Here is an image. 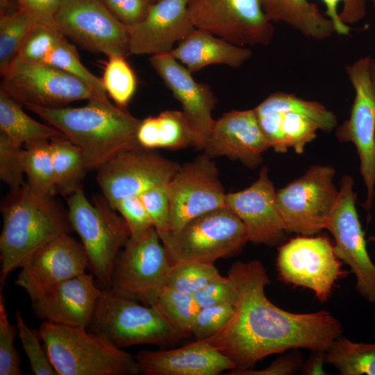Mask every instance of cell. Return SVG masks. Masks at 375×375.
<instances>
[{"label": "cell", "mask_w": 375, "mask_h": 375, "mask_svg": "<svg viewBox=\"0 0 375 375\" xmlns=\"http://www.w3.org/2000/svg\"><path fill=\"white\" fill-rule=\"evenodd\" d=\"M238 292L233 314L216 334L205 339L235 365L252 369L262 359L288 350L326 351L342 333L340 321L326 310L294 313L267 297L270 283L260 261H238L228 272Z\"/></svg>", "instance_id": "1"}, {"label": "cell", "mask_w": 375, "mask_h": 375, "mask_svg": "<svg viewBox=\"0 0 375 375\" xmlns=\"http://www.w3.org/2000/svg\"><path fill=\"white\" fill-rule=\"evenodd\" d=\"M25 107L60 131L81 152L88 169H98L119 153L138 147L136 133L141 120L126 108L97 97L74 107Z\"/></svg>", "instance_id": "2"}, {"label": "cell", "mask_w": 375, "mask_h": 375, "mask_svg": "<svg viewBox=\"0 0 375 375\" xmlns=\"http://www.w3.org/2000/svg\"><path fill=\"white\" fill-rule=\"evenodd\" d=\"M1 211V287L11 271L49 242L73 230L67 212L53 197L34 191L27 183L11 190Z\"/></svg>", "instance_id": "3"}, {"label": "cell", "mask_w": 375, "mask_h": 375, "mask_svg": "<svg viewBox=\"0 0 375 375\" xmlns=\"http://www.w3.org/2000/svg\"><path fill=\"white\" fill-rule=\"evenodd\" d=\"M85 328L44 321L39 328L49 360L58 375H137L130 353Z\"/></svg>", "instance_id": "4"}, {"label": "cell", "mask_w": 375, "mask_h": 375, "mask_svg": "<svg viewBox=\"0 0 375 375\" xmlns=\"http://www.w3.org/2000/svg\"><path fill=\"white\" fill-rule=\"evenodd\" d=\"M67 202L69 220L81 240L88 268L108 288L116 258L131 236L129 228L104 197L90 201L81 187L69 195Z\"/></svg>", "instance_id": "5"}, {"label": "cell", "mask_w": 375, "mask_h": 375, "mask_svg": "<svg viewBox=\"0 0 375 375\" xmlns=\"http://www.w3.org/2000/svg\"><path fill=\"white\" fill-rule=\"evenodd\" d=\"M270 148L285 153L292 148L298 154L317 137L338 126L335 114L318 101H308L284 92H275L253 108Z\"/></svg>", "instance_id": "6"}, {"label": "cell", "mask_w": 375, "mask_h": 375, "mask_svg": "<svg viewBox=\"0 0 375 375\" xmlns=\"http://www.w3.org/2000/svg\"><path fill=\"white\" fill-rule=\"evenodd\" d=\"M158 233L172 263H215L237 253L249 242L244 224L227 207L202 214L178 230Z\"/></svg>", "instance_id": "7"}, {"label": "cell", "mask_w": 375, "mask_h": 375, "mask_svg": "<svg viewBox=\"0 0 375 375\" xmlns=\"http://www.w3.org/2000/svg\"><path fill=\"white\" fill-rule=\"evenodd\" d=\"M88 331L120 349L139 344L169 345L182 339L156 308L140 305L109 288L103 290Z\"/></svg>", "instance_id": "8"}, {"label": "cell", "mask_w": 375, "mask_h": 375, "mask_svg": "<svg viewBox=\"0 0 375 375\" xmlns=\"http://www.w3.org/2000/svg\"><path fill=\"white\" fill-rule=\"evenodd\" d=\"M335 175L333 167L314 165L301 177L276 190L287 233L313 235L326 228L339 195Z\"/></svg>", "instance_id": "9"}, {"label": "cell", "mask_w": 375, "mask_h": 375, "mask_svg": "<svg viewBox=\"0 0 375 375\" xmlns=\"http://www.w3.org/2000/svg\"><path fill=\"white\" fill-rule=\"evenodd\" d=\"M172 264L153 227L141 237L129 238L116 258L108 288L144 305L153 306Z\"/></svg>", "instance_id": "10"}, {"label": "cell", "mask_w": 375, "mask_h": 375, "mask_svg": "<svg viewBox=\"0 0 375 375\" xmlns=\"http://www.w3.org/2000/svg\"><path fill=\"white\" fill-rule=\"evenodd\" d=\"M369 56H362L345 67L354 90L349 117L335 128L340 142L352 143L360 161V173L365 190L362 203L368 213L375 197V88L370 76Z\"/></svg>", "instance_id": "11"}, {"label": "cell", "mask_w": 375, "mask_h": 375, "mask_svg": "<svg viewBox=\"0 0 375 375\" xmlns=\"http://www.w3.org/2000/svg\"><path fill=\"white\" fill-rule=\"evenodd\" d=\"M276 265L281 281L312 290L321 302L328 300L336 281L348 274L324 236L300 235L282 244Z\"/></svg>", "instance_id": "12"}, {"label": "cell", "mask_w": 375, "mask_h": 375, "mask_svg": "<svg viewBox=\"0 0 375 375\" xmlns=\"http://www.w3.org/2000/svg\"><path fill=\"white\" fill-rule=\"evenodd\" d=\"M196 28L241 47L269 44L274 34L260 0H188Z\"/></svg>", "instance_id": "13"}, {"label": "cell", "mask_w": 375, "mask_h": 375, "mask_svg": "<svg viewBox=\"0 0 375 375\" xmlns=\"http://www.w3.org/2000/svg\"><path fill=\"white\" fill-rule=\"evenodd\" d=\"M1 76V88L24 106L60 108L99 97L78 78L45 63L15 58Z\"/></svg>", "instance_id": "14"}, {"label": "cell", "mask_w": 375, "mask_h": 375, "mask_svg": "<svg viewBox=\"0 0 375 375\" xmlns=\"http://www.w3.org/2000/svg\"><path fill=\"white\" fill-rule=\"evenodd\" d=\"M55 22L67 38L85 49L108 58L129 55L128 27L103 0H62Z\"/></svg>", "instance_id": "15"}, {"label": "cell", "mask_w": 375, "mask_h": 375, "mask_svg": "<svg viewBox=\"0 0 375 375\" xmlns=\"http://www.w3.org/2000/svg\"><path fill=\"white\" fill-rule=\"evenodd\" d=\"M339 195L326 228L335 240L334 250L356 276V290L365 301L375 303V264L367 249L356 209L357 193L351 176L344 175Z\"/></svg>", "instance_id": "16"}, {"label": "cell", "mask_w": 375, "mask_h": 375, "mask_svg": "<svg viewBox=\"0 0 375 375\" xmlns=\"http://www.w3.org/2000/svg\"><path fill=\"white\" fill-rule=\"evenodd\" d=\"M167 231H176L197 217L226 207L224 187L212 158L203 153L180 165L168 183Z\"/></svg>", "instance_id": "17"}, {"label": "cell", "mask_w": 375, "mask_h": 375, "mask_svg": "<svg viewBox=\"0 0 375 375\" xmlns=\"http://www.w3.org/2000/svg\"><path fill=\"white\" fill-rule=\"evenodd\" d=\"M180 165L140 147L123 151L97 169V182L110 206L168 183Z\"/></svg>", "instance_id": "18"}, {"label": "cell", "mask_w": 375, "mask_h": 375, "mask_svg": "<svg viewBox=\"0 0 375 375\" xmlns=\"http://www.w3.org/2000/svg\"><path fill=\"white\" fill-rule=\"evenodd\" d=\"M87 268L88 260L82 243L65 233L26 260L15 285L35 301L56 285L85 273Z\"/></svg>", "instance_id": "19"}, {"label": "cell", "mask_w": 375, "mask_h": 375, "mask_svg": "<svg viewBox=\"0 0 375 375\" xmlns=\"http://www.w3.org/2000/svg\"><path fill=\"white\" fill-rule=\"evenodd\" d=\"M226 206L242 222L249 242L273 247L285 241L287 232L267 166L249 187L226 194Z\"/></svg>", "instance_id": "20"}, {"label": "cell", "mask_w": 375, "mask_h": 375, "mask_svg": "<svg viewBox=\"0 0 375 375\" xmlns=\"http://www.w3.org/2000/svg\"><path fill=\"white\" fill-rule=\"evenodd\" d=\"M149 61L181 104L197 138V149L203 150L215 121L212 117L217 103L213 92L209 85L197 82L192 73L169 53L153 55Z\"/></svg>", "instance_id": "21"}, {"label": "cell", "mask_w": 375, "mask_h": 375, "mask_svg": "<svg viewBox=\"0 0 375 375\" xmlns=\"http://www.w3.org/2000/svg\"><path fill=\"white\" fill-rule=\"evenodd\" d=\"M269 148L253 109L233 110L215 121L203 151L212 158L226 156L255 169Z\"/></svg>", "instance_id": "22"}, {"label": "cell", "mask_w": 375, "mask_h": 375, "mask_svg": "<svg viewBox=\"0 0 375 375\" xmlns=\"http://www.w3.org/2000/svg\"><path fill=\"white\" fill-rule=\"evenodd\" d=\"M194 28L188 0H159L151 4L142 22L128 27L129 55L169 53Z\"/></svg>", "instance_id": "23"}, {"label": "cell", "mask_w": 375, "mask_h": 375, "mask_svg": "<svg viewBox=\"0 0 375 375\" xmlns=\"http://www.w3.org/2000/svg\"><path fill=\"white\" fill-rule=\"evenodd\" d=\"M93 276L85 272L52 287L32 301L33 312L53 324L88 328L103 293Z\"/></svg>", "instance_id": "24"}, {"label": "cell", "mask_w": 375, "mask_h": 375, "mask_svg": "<svg viewBox=\"0 0 375 375\" xmlns=\"http://www.w3.org/2000/svg\"><path fill=\"white\" fill-rule=\"evenodd\" d=\"M135 359L140 373L145 375H217L235 368L205 340L168 350H142Z\"/></svg>", "instance_id": "25"}, {"label": "cell", "mask_w": 375, "mask_h": 375, "mask_svg": "<svg viewBox=\"0 0 375 375\" xmlns=\"http://www.w3.org/2000/svg\"><path fill=\"white\" fill-rule=\"evenodd\" d=\"M169 54L192 74L211 65L239 67L251 58L252 51L195 28Z\"/></svg>", "instance_id": "26"}, {"label": "cell", "mask_w": 375, "mask_h": 375, "mask_svg": "<svg viewBox=\"0 0 375 375\" xmlns=\"http://www.w3.org/2000/svg\"><path fill=\"white\" fill-rule=\"evenodd\" d=\"M136 140L140 147L149 150L190 146L197 149L198 146L197 138L183 110H165L141 120Z\"/></svg>", "instance_id": "27"}, {"label": "cell", "mask_w": 375, "mask_h": 375, "mask_svg": "<svg viewBox=\"0 0 375 375\" xmlns=\"http://www.w3.org/2000/svg\"><path fill=\"white\" fill-rule=\"evenodd\" d=\"M260 2L272 22L284 23L307 38L323 40L335 33L333 23L317 4L309 0H260Z\"/></svg>", "instance_id": "28"}, {"label": "cell", "mask_w": 375, "mask_h": 375, "mask_svg": "<svg viewBox=\"0 0 375 375\" xmlns=\"http://www.w3.org/2000/svg\"><path fill=\"white\" fill-rule=\"evenodd\" d=\"M21 106L0 88L1 132L22 145L64 136L56 128L41 124L29 117Z\"/></svg>", "instance_id": "29"}, {"label": "cell", "mask_w": 375, "mask_h": 375, "mask_svg": "<svg viewBox=\"0 0 375 375\" xmlns=\"http://www.w3.org/2000/svg\"><path fill=\"white\" fill-rule=\"evenodd\" d=\"M39 24L24 9L1 0L0 72L2 74L17 57L23 42Z\"/></svg>", "instance_id": "30"}, {"label": "cell", "mask_w": 375, "mask_h": 375, "mask_svg": "<svg viewBox=\"0 0 375 375\" xmlns=\"http://www.w3.org/2000/svg\"><path fill=\"white\" fill-rule=\"evenodd\" d=\"M57 192L71 195L81 188L88 170L80 150L65 136L50 140Z\"/></svg>", "instance_id": "31"}, {"label": "cell", "mask_w": 375, "mask_h": 375, "mask_svg": "<svg viewBox=\"0 0 375 375\" xmlns=\"http://www.w3.org/2000/svg\"><path fill=\"white\" fill-rule=\"evenodd\" d=\"M325 362L341 375H375V342H354L340 335L325 351Z\"/></svg>", "instance_id": "32"}, {"label": "cell", "mask_w": 375, "mask_h": 375, "mask_svg": "<svg viewBox=\"0 0 375 375\" xmlns=\"http://www.w3.org/2000/svg\"><path fill=\"white\" fill-rule=\"evenodd\" d=\"M153 306L182 338L192 335V326L201 308L192 294L164 286Z\"/></svg>", "instance_id": "33"}, {"label": "cell", "mask_w": 375, "mask_h": 375, "mask_svg": "<svg viewBox=\"0 0 375 375\" xmlns=\"http://www.w3.org/2000/svg\"><path fill=\"white\" fill-rule=\"evenodd\" d=\"M49 141L40 140L24 144L25 174L32 190L53 197L57 188Z\"/></svg>", "instance_id": "34"}, {"label": "cell", "mask_w": 375, "mask_h": 375, "mask_svg": "<svg viewBox=\"0 0 375 375\" xmlns=\"http://www.w3.org/2000/svg\"><path fill=\"white\" fill-rule=\"evenodd\" d=\"M219 275L214 263L178 261L172 265L165 286L193 295Z\"/></svg>", "instance_id": "35"}, {"label": "cell", "mask_w": 375, "mask_h": 375, "mask_svg": "<svg viewBox=\"0 0 375 375\" xmlns=\"http://www.w3.org/2000/svg\"><path fill=\"white\" fill-rule=\"evenodd\" d=\"M125 58L108 57L101 78L107 94L122 108H126L137 88L136 76Z\"/></svg>", "instance_id": "36"}, {"label": "cell", "mask_w": 375, "mask_h": 375, "mask_svg": "<svg viewBox=\"0 0 375 375\" xmlns=\"http://www.w3.org/2000/svg\"><path fill=\"white\" fill-rule=\"evenodd\" d=\"M44 63L69 73L89 85L99 97H107L102 79L82 64L76 47L66 37L54 47Z\"/></svg>", "instance_id": "37"}, {"label": "cell", "mask_w": 375, "mask_h": 375, "mask_svg": "<svg viewBox=\"0 0 375 375\" xmlns=\"http://www.w3.org/2000/svg\"><path fill=\"white\" fill-rule=\"evenodd\" d=\"M65 37L57 26L38 24L23 42L15 58L44 63L51 51Z\"/></svg>", "instance_id": "38"}, {"label": "cell", "mask_w": 375, "mask_h": 375, "mask_svg": "<svg viewBox=\"0 0 375 375\" xmlns=\"http://www.w3.org/2000/svg\"><path fill=\"white\" fill-rule=\"evenodd\" d=\"M25 174V150L5 133L0 132V178L11 190L21 188Z\"/></svg>", "instance_id": "39"}, {"label": "cell", "mask_w": 375, "mask_h": 375, "mask_svg": "<svg viewBox=\"0 0 375 375\" xmlns=\"http://www.w3.org/2000/svg\"><path fill=\"white\" fill-rule=\"evenodd\" d=\"M18 336L28 358L31 369L35 375H56L46 350H43L39 330L29 328L24 322L21 312H15Z\"/></svg>", "instance_id": "40"}, {"label": "cell", "mask_w": 375, "mask_h": 375, "mask_svg": "<svg viewBox=\"0 0 375 375\" xmlns=\"http://www.w3.org/2000/svg\"><path fill=\"white\" fill-rule=\"evenodd\" d=\"M325 6L324 14L333 23L335 33L348 36L355 24L367 14V0H320Z\"/></svg>", "instance_id": "41"}, {"label": "cell", "mask_w": 375, "mask_h": 375, "mask_svg": "<svg viewBox=\"0 0 375 375\" xmlns=\"http://www.w3.org/2000/svg\"><path fill=\"white\" fill-rule=\"evenodd\" d=\"M16 328L10 324L3 294H0V375H21L20 358L15 347Z\"/></svg>", "instance_id": "42"}, {"label": "cell", "mask_w": 375, "mask_h": 375, "mask_svg": "<svg viewBox=\"0 0 375 375\" xmlns=\"http://www.w3.org/2000/svg\"><path fill=\"white\" fill-rule=\"evenodd\" d=\"M234 311L231 304H219L201 308L191 329L196 340L207 339L219 331L230 320Z\"/></svg>", "instance_id": "43"}, {"label": "cell", "mask_w": 375, "mask_h": 375, "mask_svg": "<svg viewBox=\"0 0 375 375\" xmlns=\"http://www.w3.org/2000/svg\"><path fill=\"white\" fill-rule=\"evenodd\" d=\"M168 183L153 187L139 195L158 233L168 230L169 218Z\"/></svg>", "instance_id": "44"}, {"label": "cell", "mask_w": 375, "mask_h": 375, "mask_svg": "<svg viewBox=\"0 0 375 375\" xmlns=\"http://www.w3.org/2000/svg\"><path fill=\"white\" fill-rule=\"evenodd\" d=\"M126 222L131 238L142 236L153 228L151 220L139 196L127 197L117 201L113 206Z\"/></svg>", "instance_id": "45"}, {"label": "cell", "mask_w": 375, "mask_h": 375, "mask_svg": "<svg viewBox=\"0 0 375 375\" xmlns=\"http://www.w3.org/2000/svg\"><path fill=\"white\" fill-rule=\"evenodd\" d=\"M200 308L219 305H235L238 292L233 281L221 274L193 294Z\"/></svg>", "instance_id": "46"}, {"label": "cell", "mask_w": 375, "mask_h": 375, "mask_svg": "<svg viewBox=\"0 0 375 375\" xmlns=\"http://www.w3.org/2000/svg\"><path fill=\"white\" fill-rule=\"evenodd\" d=\"M114 16L127 27L142 22L151 3L149 0H103Z\"/></svg>", "instance_id": "47"}, {"label": "cell", "mask_w": 375, "mask_h": 375, "mask_svg": "<svg viewBox=\"0 0 375 375\" xmlns=\"http://www.w3.org/2000/svg\"><path fill=\"white\" fill-rule=\"evenodd\" d=\"M301 355L294 351L278 358L268 367L262 369H232L229 375H290L296 373L303 366Z\"/></svg>", "instance_id": "48"}, {"label": "cell", "mask_w": 375, "mask_h": 375, "mask_svg": "<svg viewBox=\"0 0 375 375\" xmlns=\"http://www.w3.org/2000/svg\"><path fill=\"white\" fill-rule=\"evenodd\" d=\"M15 1L38 24L57 26L55 17L62 0H15Z\"/></svg>", "instance_id": "49"}, {"label": "cell", "mask_w": 375, "mask_h": 375, "mask_svg": "<svg viewBox=\"0 0 375 375\" xmlns=\"http://www.w3.org/2000/svg\"><path fill=\"white\" fill-rule=\"evenodd\" d=\"M306 362L302 366L303 374H325L323 365L325 362V351H312Z\"/></svg>", "instance_id": "50"}, {"label": "cell", "mask_w": 375, "mask_h": 375, "mask_svg": "<svg viewBox=\"0 0 375 375\" xmlns=\"http://www.w3.org/2000/svg\"><path fill=\"white\" fill-rule=\"evenodd\" d=\"M370 76L372 82L375 88V58H371L370 60Z\"/></svg>", "instance_id": "51"}, {"label": "cell", "mask_w": 375, "mask_h": 375, "mask_svg": "<svg viewBox=\"0 0 375 375\" xmlns=\"http://www.w3.org/2000/svg\"><path fill=\"white\" fill-rule=\"evenodd\" d=\"M370 1H371L372 3L374 8H375V0H370Z\"/></svg>", "instance_id": "52"}, {"label": "cell", "mask_w": 375, "mask_h": 375, "mask_svg": "<svg viewBox=\"0 0 375 375\" xmlns=\"http://www.w3.org/2000/svg\"><path fill=\"white\" fill-rule=\"evenodd\" d=\"M159 1V0H149V1H150L151 3H154V2H156V1Z\"/></svg>", "instance_id": "53"}]
</instances>
